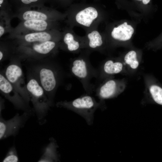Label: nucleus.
I'll list each match as a JSON object with an SVG mask.
<instances>
[{"label":"nucleus","mask_w":162,"mask_h":162,"mask_svg":"<svg viewBox=\"0 0 162 162\" xmlns=\"http://www.w3.org/2000/svg\"><path fill=\"white\" fill-rule=\"evenodd\" d=\"M68 26H78L85 31L98 28L105 18V14L98 6L90 4H72L65 12Z\"/></svg>","instance_id":"1"},{"label":"nucleus","mask_w":162,"mask_h":162,"mask_svg":"<svg viewBox=\"0 0 162 162\" xmlns=\"http://www.w3.org/2000/svg\"><path fill=\"white\" fill-rule=\"evenodd\" d=\"M56 105L76 112L84 118L87 124L91 125L93 122L94 113L100 106V103L92 97L85 95L72 101L59 102Z\"/></svg>","instance_id":"2"},{"label":"nucleus","mask_w":162,"mask_h":162,"mask_svg":"<svg viewBox=\"0 0 162 162\" xmlns=\"http://www.w3.org/2000/svg\"><path fill=\"white\" fill-rule=\"evenodd\" d=\"M67 14L44 5L29 8L21 9L14 13V17L21 21L39 20L59 22L64 20Z\"/></svg>","instance_id":"3"},{"label":"nucleus","mask_w":162,"mask_h":162,"mask_svg":"<svg viewBox=\"0 0 162 162\" xmlns=\"http://www.w3.org/2000/svg\"><path fill=\"white\" fill-rule=\"evenodd\" d=\"M26 88L34 105L38 120L39 121H42L46 115L50 104L44 90L39 82L34 78L28 81Z\"/></svg>","instance_id":"4"},{"label":"nucleus","mask_w":162,"mask_h":162,"mask_svg":"<svg viewBox=\"0 0 162 162\" xmlns=\"http://www.w3.org/2000/svg\"><path fill=\"white\" fill-rule=\"evenodd\" d=\"M134 31L131 25L123 22L109 25L104 33L107 45L115 46L129 41L132 38Z\"/></svg>","instance_id":"5"},{"label":"nucleus","mask_w":162,"mask_h":162,"mask_svg":"<svg viewBox=\"0 0 162 162\" xmlns=\"http://www.w3.org/2000/svg\"><path fill=\"white\" fill-rule=\"evenodd\" d=\"M59 22L39 20H28L21 22L8 34V38L13 40L16 37L32 32L59 29Z\"/></svg>","instance_id":"6"},{"label":"nucleus","mask_w":162,"mask_h":162,"mask_svg":"<svg viewBox=\"0 0 162 162\" xmlns=\"http://www.w3.org/2000/svg\"><path fill=\"white\" fill-rule=\"evenodd\" d=\"M59 42L48 41L25 45H19L15 50L22 56L42 57L56 52L59 48Z\"/></svg>","instance_id":"7"},{"label":"nucleus","mask_w":162,"mask_h":162,"mask_svg":"<svg viewBox=\"0 0 162 162\" xmlns=\"http://www.w3.org/2000/svg\"><path fill=\"white\" fill-rule=\"evenodd\" d=\"M62 36V32L59 29H53L18 36L12 40L18 46L25 45L48 41L59 42Z\"/></svg>","instance_id":"8"},{"label":"nucleus","mask_w":162,"mask_h":162,"mask_svg":"<svg viewBox=\"0 0 162 162\" xmlns=\"http://www.w3.org/2000/svg\"><path fill=\"white\" fill-rule=\"evenodd\" d=\"M30 115L28 112H25L21 116L17 114L10 119L5 120L0 114V140L16 135L20 128L24 125Z\"/></svg>","instance_id":"9"},{"label":"nucleus","mask_w":162,"mask_h":162,"mask_svg":"<svg viewBox=\"0 0 162 162\" xmlns=\"http://www.w3.org/2000/svg\"><path fill=\"white\" fill-rule=\"evenodd\" d=\"M62 32L59 48L73 53L78 52L83 49L82 36L76 34L72 28L67 26L64 28Z\"/></svg>","instance_id":"10"},{"label":"nucleus","mask_w":162,"mask_h":162,"mask_svg":"<svg viewBox=\"0 0 162 162\" xmlns=\"http://www.w3.org/2000/svg\"><path fill=\"white\" fill-rule=\"evenodd\" d=\"M82 38L83 49L89 51H102L107 46L104 33L99 32L98 28L86 31Z\"/></svg>","instance_id":"11"},{"label":"nucleus","mask_w":162,"mask_h":162,"mask_svg":"<svg viewBox=\"0 0 162 162\" xmlns=\"http://www.w3.org/2000/svg\"><path fill=\"white\" fill-rule=\"evenodd\" d=\"M125 86L124 80L110 79L100 85L97 91V96L102 100L113 98L122 92Z\"/></svg>","instance_id":"12"},{"label":"nucleus","mask_w":162,"mask_h":162,"mask_svg":"<svg viewBox=\"0 0 162 162\" xmlns=\"http://www.w3.org/2000/svg\"><path fill=\"white\" fill-rule=\"evenodd\" d=\"M13 86L5 76L0 74V90L5 96L18 108L23 109L25 107L23 98L14 91Z\"/></svg>","instance_id":"13"},{"label":"nucleus","mask_w":162,"mask_h":162,"mask_svg":"<svg viewBox=\"0 0 162 162\" xmlns=\"http://www.w3.org/2000/svg\"><path fill=\"white\" fill-rule=\"evenodd\" d=\"M89 51L88 50L86 53H82L72 61L71 72L74 76L81 81L86 80L89 75L87 58Z\"/></svg>","instance_id":"14"},{"label":"nucleus","mask_w":162,"mask_h":162,"mask_svg":"<svg viewBox=\"0 0 162 162\" xmlns=\"http://www.w3.org/2000/svg\"><path fill=\"white\" fill-rule=\"evenodd\" d=\"M39 82L45 91L51 93L56 87L57 81L53 70L48 68H41L38 72Z\"/></svg>","instance_id":"15"},{"label":"nucleus","mask_w":162,"mask_h":162,"mask_svg":"<svg viewBox=\"0 0 162 162\" xmlns=\"http://www.w3.org/2000/svg\"><path fill=\"white\" fill-rule=\"evenodd\" d=\"M122 60L110 58L106 60L102 67L103 73L106 75H112L127 71Z\"/></svg>","instance_id":"16"},{"label":"nucleus","mask_w":162,"mask_h":162,"mask_svg":"<svg viewBox=\"0 0 162 162\" xmlns=\"http://www.w3.org/2000/svg\"><path fill=\"white\" fill-rule=\"evenodd\" d=\"M5 76L13 86H19L20 87L21 84H23L22 70L16 64L9 65L7 68Z\"/></svg>","instance_id":"17"},{"label":"nucleus","mask_w":162,"mask_h":162,"mask_svg":"<svg viewBox=\"0 0 162 162\" xmlns=\"http://www.w3.org/2000/svg\"><path fill=\"white\" fill-rule=\"evenodd\" d=\"M145 82L146 88L153 100L162 105V86L150 77H146Z\"/></svg>","instance_id":"18"},{"label":"nucleus","mask_w":162,"mask_h":162,"mask_svg":"<svg viewBox=\"0 0 162 162\" xmlns=\"http://www.w3.org/2000/svg\"><path fill=\"white\" fill-rule=\"evenodd\" d=\"M58 146L54 139L51 138L50 142L44 148V153L38 162H56L59 160L57 149Z\"/></svg>","instance_id":"19"},{"label":"nucleus","mask_w":162,"mask_h":162,"mask_svg":"<svg viewBox=\"0 0 162 162\" xmlns=\"http://www.w3.org/2000/svg\"><path fill=\"white\" fill-rule=\"evenodd\" d=\"M122 60L126 70L129 71L136 70L139 67L140 62L137 52L134 50H131L128 52Z\"/></svg>","instance_id":"20"},{"label":"nucleus","mask_w":162,"mask_h":162,"mask_svg":"<svg viewBox=\"0 0 162 162\" xmlns=\"http://www.w3.org/2000/svg\"><path fill=\"white\" fill-rule=\"evenodd\" d=\"M14 15L4 11L0 10V37L7 33H9L14 28L11 24V19Z\"/></svg>","instance_id":"21"},{"label":"nucleus","mask_w":162,"mask_h":162,"mask_svg":"<svg viewBox=\"0 0 162 162\" xmlns=\"http://www.w3.org/2000/svg\"><path fill=\"white\" fill-rule=\"evenodd\" d=\"M16 8L17 10L38 7L44 5L47 0H10Z\"/></svg>","instance_id":"22"},{"label":"nucleus","mask_w":162,"mask_h":162,"mask_svg":"<svg viewBox=\"0 0 162 162\" xmlns=\"http://www.w3.org/2000/svg\"><path fill=\"white\" fill-rule=\"evenodd\" d=\"M15 48L11 42L1 41H0V61H1L6 57L9 56L11 50H14Z\"/></svg>","instance_id":"23"},{"label":"nucleus","mask_w":162,"mask_h":162,"mask_svg":"<svg viewBox=\"0 0 162 162\" xmlns=\"http://www.w3.org/2000/svg\"><path fill=\"white\" fill-rule=\"evenodd\" d=\"M19 161L17 151L15 147H12L9 150L5 157L2 161L3 162H17Z\"/></svg>","instance_id":"24"},{"label":"nucleus","mask_w":162,"mask_h":162,"mask_svg":"<svg viewBox=\"0 0 162 162\" xmlns=\"http://www.w3.org/2000/svg\"><path fill=\"white\" fill-rule=\"evenodd\" d=\"M0 10L4 11L14 15L13 12L11 4L9 3L8 0H0Z\"/></svg>","instance_id":"25"},{"label":"nucleus","mask_w":162,"mask_h":162,"mask_svg":"<svg viewBox=\"0 0 162 162\" xmlns=\"http://www.w3.org/2000/svg\"><path fill=\"white\" fill-rule=\"evenodd\" d=\"M152 46L155 49L162 47V33L153 42Z\"/></svg>","instance_id":"26"},{"label":"nucleus","mask_w":162,"mask_h":162,"mask_svg":"<svg viewBox=\"0 0 162 162\" xmlns=\"http://www.w3.org/2000/svg\"><path fill=\"white\" fill-rule=\"evenodd\" d=\"M142 5L146 6H148L151 3V0H134Z\"/></svg>","instance_id":"27"},{"label":"nucleus","mask_w":162,"mask_h":162,"mask_svg":"<svg viewBox=\"0 0 162 162\" xmlns=\"http://www.w3.org/2000/svg\"><path fill=\"white\" fill-rule=\"evenodd\" d=\"M116 0L118 1V0Z\"/></svg>","instance_id":"28"}]
</instances>
